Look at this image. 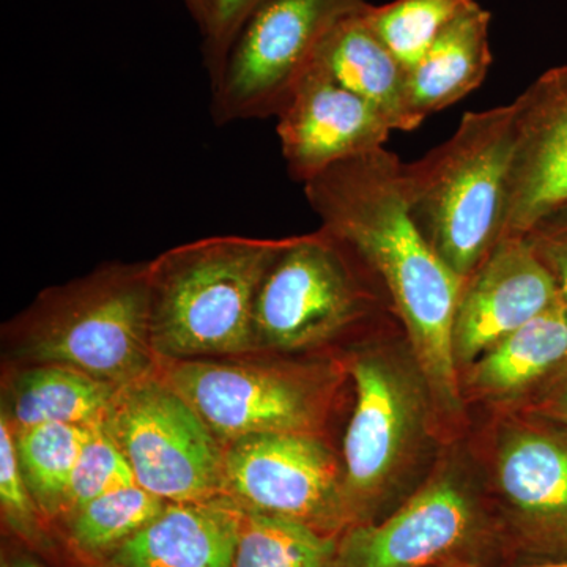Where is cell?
<instances>
[{"label": "cell", "mask_w": 567, "mask_h": 567, "mask_svg": "<svg viewBox=\"0 0 567 567\" xmlns=\"http://www.w3.org/2000/svg\"><path fill=\"white\" fill-rule=\"evenodd\" d=\"M166 506V499L137 484L117 488L93 499L66 522L71 540L87 557L110 558Z\"/></svg>", "instance_id": "cell-23"}, {"label": "cell", "mask_w": 567, "mask_h": 567, "mask_svg": "<svg viewBox=\"0 0 567 567\" xmlns=\"http://www.w3.org/2000/svg\"><path fill=\"white\" fill-rule=\"evenodd\" d=\"M41 363L126 385L155 371L148 264L115 267L44 298L29 328Z\"/></svg>", "instance_id": "cell-4"}, {"label": "cell", "mask_w": 567, "mask_h": 567, "mask_svg": "<svg viewBox=\"0 0 567 567\" xmlns=\"http://www.w3.org/2000/svg\"><path fill=\"white\" fill-rule=\"evenodd\" d=\"M516 140V103L466 112L450 140L402 166L416 226L464 281L505 234Z\"/></svg>", "instance_id": "cell-2"}, {"label": "cell", "mask_w": 567, "mask_h": 567, "mask_svg": "<svg viewBox=\"0 0 567 567\" xmlns=\"http://www.w3.org/2000/svg\"><path fill=\"white\" fill-rule=\"evenodd\" d=\"M11 567H44L41 566L40 563L32 561V559H20V561L14 563Z\"/></svg>", "instance_id": "cell-31"}, {"label": "cell", "mask_w": 567, "mask_h": 567, "mask_svg": "<svg viewBox=\"0 0 567 567\" xmlns=\"http://www.w3.org/2000/svg\"><path fill=\"white\" fill-rule=\"evenodd\" d=\"M547 409L551 416L567 423V379L551 395L550 401L547 402Z\"/></svg>", "instance_id": "cell-30"}, {"label": "cell", "mask_w": 567, "mask_h": 567, "mask_svg": "<svg viewBox=\"0 0 567 567\" xmlns=\"http://www.w3.org/2000/svg\"><path fill=\"white\" fill-rule=\"evenodd\" d=\"M537 567H567V563H558V565H547V566H537Z\"/></svg>", "instance_id": "cell-32"}, {"label": "cell", "mask_w": 567, "mask_h": 567, "mask_svg": "<svg viewBox=\"0 0 567 567\" xmlns=\"http://www.w3.org/2000/svg\"><path fill=\"white\" fill-rule=\"evenodd\" d=\"M491 13L475 2L440 33L409 71V100L421 125L434 112L453 106L486 80L492 65Z\"/></svg>", "instance_id": "cell-17"}, {"label": "cell", "mask_w": 567, "mask_h": 567, "mask_svg": "<svg viewBox=\"0 0 567 567\" xmlns=\"http://www.w3.org/2000/svg\"><path fill=\"white\" fill-rule=\"evenodd\" d=\"M224 446V496L238 506L331 536L346 524V484L315 435H254Z\"/></svg>", "instance_id": "cell-9"}, {"label": "cell", "mask_w": 567, "mask_h": 567, "mask_svg": "<svg viewBox=\"0 0 567 567\" xmlns=\"http://www.w3.org/2000/svg\"><path fill=\"white\" fill-rule=\"evenodd\" d=\"M276 118L287 171L303 185L334 164L385 148L393 133L375 107L315 63Z\"/></svg>", "instance_id": "cell-10"}, {"label": "cell", "mask_w": 567, "mask_h": 567, "mask_svg": "<svg viewBox=\"0 0 567 567\" xmlns=\"http://www.w3.org/2000/svg\"><path fill=\"white\" fill-rule=\"evenodd\" d=\"M357 402L347 429V492L371 495L393 475L415 421V402L394 369L364 358L353 365Z\"/></svg>", "instance_id": "cell-14"}, {"label": "cell", "mask_w": 567, "mask_h": 567, "mask_svg": "<svg viewBox=\"0 0 567 567\" xmlns=\"http://www.w3.org/2000/svg\"><path fill=\"white\" fill-rule=\"evenodd\" d=\"M563 365H567V303L558 300L477 358L470 382L487 394H517Z\"/></svg>", "instance_id": "cell-19"}, {"label": "cell", "mask_w": 567, "mask_h": 567, "mask_svg": "<svg viewBox=\"0 0 567 567\" xmlns=\"http://www.w3.org/2000/svg\"><path fill=\"white\" fill-rule=\"evenodd\" d=\"M368 7L334 25L312 63L375 107L393 132H412L417 123L410 111L409 71L365 20Z\"/></svg>", "instance_id": "cell-16"}, {"label": "cell", "mask_w": 567, "mask_h": 567, "mask_svg": "<svg viewBox=\"0 0 567 567\" xmlns=\"http://www.w3.org/2000/svg\"><path fill=\"white\" fill-rule=\"evenodd\" d=\"M134 484L137 483L132 466L107 434L103 421L92 424L71 476L61 518L69 522L99 496Z\"/></svg>", "instance_id": "cell-25"}, {"label": "cell", "mask_w": 567, "mask_h": 567, "mask_svg": "<svg viewBox=\"0 0 567 567\" xmlns=\"http://www.w3.org/2000/svg\"><path fill=\"white\" fill-rule=\"evenodd\" d=\"M476 0H394L386 6L369 3L365 20L406 71L424 58L462 11Z\"/></svg>", "instance_id": "cell-24"}, {"label": "cell", "mask_w": 567, "mask_h": 567, "mask_svg": "<svg viewBox=\"0 0 567 567\" xmlns=\"http://www.w3.org/2000/svg\"><path fill=\"white\" fill-rule=\"evenodd\" d=\"M270 0H218L210 31L204 35V65L210 84L221 78L224 66L229 59L235 41L240 37L246 22L254 13Z\"/></svg>", "instance_id": "cell-27"}, {"label": "cell", "mask_w": 567, "mask_h": 567, "mask_svg": "<svg viewBox=\"0 0 567 567\" xmlns=\"http://www.w3.org/2000/svg\"><path fill=\"white\" fill-rule=\"evenodd\" d=\"M91 425L40 424L14 432L18 458L33 499L47 518H61L74 466Z\"/></svg>", "instance_id": "cell-21"}, {"label": "cell", "mask_w": 567, "mask_h": 567, "mask_svg": "<svg viewBox=\"0 0 567 567\" xmlns=\"http://www.w3.org/2000/svg\"><path fill=\"white\" fill-rule=\"evenodd\" d=\"M104 429L137 486L167 503L224 496V443L155 371L117 388Z\"/></svg>", "instance_id": "cell-6"}, {"label": "cell", "mask_w": 567, "mask_h": 567, "mask_svg": "<svg viewBox=\"0 0 567 567\" xmlns=\"http://www.w3.org/2000/svg\"><path fill=\"white\" fill-rule=\"evenodd\" d=\"M186 9L192 13L193 20L199 25L203 37L210 31L213 18H215L218 0H183Z\"/></svg>", "instance_id": "cell-29"}, {"label": "cell", "mask_w": 567, "mask_h": 567, "mask_svg": "<svg viewBox=\"0 0 567 567\" xmlns=\"http://www.w3.org/2000/svg\"><path fill=\"white\" fill-rule=\"evenodd\" d=\"M514 103L517 140L503 237L527 234L567 207V66L548 70Z\"/></svg>", "instance_id": "cell-12"}, {"label": "cell", "mask_w": 567, "mask_h": 567, "mask_svg": "<svg viewBox=\"0 0 567 567\" xmlns=\"http://www.w3.org/2000/svg\"><path fill=\"white\" fill-rule=\"evenodd\" d=\"M472 525L464 492L439 481L413 496L383 524L346 533L338 544L339 567H425L461 546Z\"/></svg>", "instance_id": "cell-13"}, {"label": "cell", "mask_w": 567, "mask_h": 567, "mask_svg": "<svg viewBox=\"0 0 567 567\" xmlns=\"http://www.w3.org/2000/svg\"><path fill=\"white\" fill-rule=\"evenodd\" d=\"M282 240L212 237L148 264L156 357L252 352L254 308Z\"/></svg>", "instance_id": "cell-3"}, {"label": "cell", "mask_w": 567, "mask_h": 567, "mask_svg": "<svg viewBox=\"0 0 567 567\" xmlns=\"http://www.w3.org/2000/svg\"><path fill=\"white\" fill-rule=\"evenodd\" d=\"M402 166L386 148L346 159L306 182V199L320 227L350 246L383 284L429 385L456 405L453 331L465 281L416 226Z\"/></svg>", "instance_id": "cell-1"}, {"label": "cell", "mask_w": 567, "mask_h": 567, "mask_svg": "<svg viewBox=\"0 0 567 567\" xmlns=\"http://www.w3.org/2000/svg\"><path fill=\"white\" fill-rule=\"evenodd\" d=\"M117 388L70 365L44 363L14 383L11 427L21 431L40 424L100 423Z\"/></svg>", "instance_id": "cell-20"}, {"label": "cell", "mask_w": 567, "mask_h": 567, "mask_svg": "<svg viewBox=\"0 0 567 567\" xmlns=\"http://www.w3.org/2000/svg\"><path fill=\"white\" fill-rule=\"evenodd\" d=\"M240 513L227 496L167 503L107 558L110 567H234Z\"/></svg>", "instance_id": "cell-15"}, {"label": "cell", "mask_w": 567, "mask_h": 567, "mask_svg": "<svg viewBox=\"0 0 567 567\" xmlns=\"http://www.w3.org/2000/svg\"><path fill=\"white\" fill-rule=\"evenodd\" d=\"M524 237L550 271L559 297L567 303V207L548 213Z\"/></svg>", "instance_id": "cell-28"}, {"label": "cell", "mask_w": 567, "mask_h": 567, "mask_svg": "<svg viewBox=\"0 0 567 567\" xmlns=\"http://www.w3.org/2000/svg\"><path fill=\"white\" fill-rule=\"evenodd\" d=\"M365 278H377L350 246L320 227L282 238L254 308L256 349L320 344L368 315Z\"/></svg>", "instance_id": "cell-5"}, {"label": "cell", "mask_w": 567, "mask_h": 567, "mask_svg": "<svg viewBox=\"0 0 567 567\" xmlns=\"http://www.w3.org/2000/svg\"><path fill=\"white\" fill-rule=\"evenodd\" d=\"M0 503L7 524L17 535L31 544L40 543L47 517L41 514L22 475L13 427L6 413L0 420Z\"/></svg>", "instance_id": "cell-26"}, {"label": "cell", "mask_w": 567, "mask_h": 567, "mask_svg": "<svg viewBox=\"0 0 567 567\" xmlns=\"http://www.w3.org/2000/svg\"><path fill=\"white\" fill-rule=\"evenodd\" d=\"M365 0H270L246 22L212 87L218 125L278 114L338 22Z\"/></svg>", "instance_id": "cell-7"}, {"label": "cell", "mask_w": 567, "mask_h": 567, "mask_svg": "<svg viewBox=\"0 0 567 567\" xmlns=\"http://www.w3.org/2000/svg\"><path fill=\"white\" fill-rule=\"evenodd\" d=\"M240 509L234 567H339L334 536L298 522Z\"/></svg>", "instance_id": "cell-22"}, {"label": "cell", "mask_w": 567, "mask_h": 567, "mask_svg": "<svg viewBox=\"0 0 567 567\" xmlns=\"http://www.w3.org/2000/svg\"><path fill=\"white\" fill-rule=\"evenodd\" d=\"M499 486L537 528L567 543V435L525 431L506 443Z\"/></svg>", "instance_id": "cell-18"}, {"label": "cell", "mask_w": 567, "mask_h": 567, "mask_svg": "<svg viewBox=\"0 0 567 567\" xmlns=\"http://www.w3.org/2000/svg\"><path fill=\"white\" fill-rule=\"evenodd\" d=\"M155 374L224 445L254 435L311 434L322 412L311 379L275 365L156 357Z\"/></svg>", "instance_id": "cell-8"}, {"label": "cell", "mask_w": 567, "mask_h": 567, "mask_svg": "<svg viewBox=\"0 0 567 567\" xmlns=\"http://www.w3.org/2000/svg\"><path fill=\"white\" fill-rule=\"evenodd\" d=\"M558 300L557 284L527 238L503 237L462 289L453 331L457 364L483 357Z\"/></svg>", "instance_id": "cell-11"}]
</instances>
